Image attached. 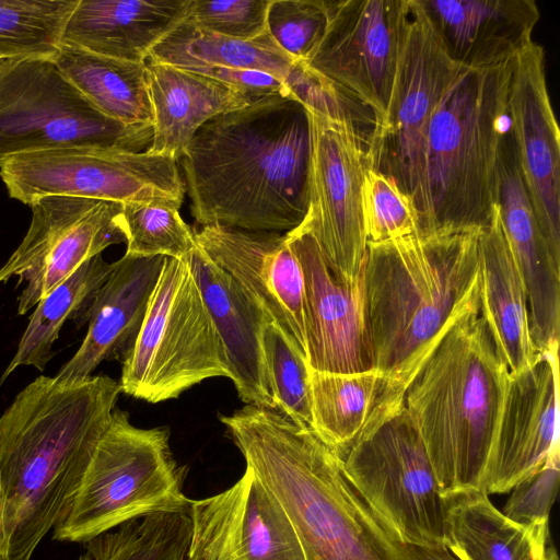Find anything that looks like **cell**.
<instances>
[{"label":"cell","mask_w":560,"mask_h":560,"mask_svg":"<svg viewBox=\"0 0 560 560\" xmlns=\"http://www.w3.org/2000/svg\"><path fill=\"white\" fill-rule=\"evenodd\" d=\"M511 63L463 68L427 132L417 233L485 230L491 222Z\"/></svg>","instance_id":"8992f818"},{"label":"cell","mask_w":560,"mask_h":560,"mask_svg":"<svg viewBox=\"0 0 560 560\" xmlns=\"http://www.w3.org/2000/svg\"><path fill=\"white\" fill-rule=\"evenodd\" d=\"M120 384L40 375L0 416V477L8 560H32L63 515L115 409Z\"/></svg>","instance_id":"3957f363"},{"label":"cell","mask_w":560,"mask_h":560,"mask_svg":"<svg viewBox=\"0 0 560 560\" xmlns=\"http://www.w3.org/2000/svg\"><path fill=\"white\" fill-rule=\"evenodd\" d=\"M559 343L510 373L503 415L485 492L505 493L559 447Z\"/></svg>","instance_id":"ffe728a7"},{"label":"cell","mask_w":560,"mask_h":560,"mask_svg":"<svg viewBox=\"0 0 560 560\" xmlns=\"http://www.w3.org/2000/svg\"><path fill=\"white\" fill-rule=\"evenodd\" d=\"M445 501L446 548L459 560H547L548 532L513 522L485 491Z\"/></svg>","instance_id":"83f0119b"},{"label":"cell","mask_w":560,"mask_h":560,"mask_svg":"<svg viewBox=\"0 0 560 560\" xmlns=\"http://www.w3.org/2000/svg\"><path fill=\"white\" fill-rule=\"evenodd\" d=\"M180 205L170 200L122 203L119 224L127 245L125 255L188 257L197 242L195 232L179 214Z\"/></svg>","instance_id":"e575fe53"},{"label":"cell","mask_w":560,"mask_h":560,"mask_svg":"<svg viewBox=\"0 0 560 560\" xmlns=\"http://www.w3.org/2000/svg\"><path fill=\"white\" fill-rule=\"evenodd\" d=\"M186 475L167 428H137L127 411L115 408L52 538L84 544L141 516L188 513Z\"/></svg>","instance_id":"52a82bcc"},{"label":"cell","mask_w":560,"mask_h":560,"mask_svg":"<svg viewBox=\"0 0 560 560\" xmlns=\"http://www.w3.org/2000/svg\"><path fill=\"white\" fill-rule=\"evenodd\" d=\"M508 117L538 226L560 262V133L547 89L544 48L535 42L512 60Z\"/></svg>","instance_id":"e0dca14e"},{"label":"cell","mask_w":560,"mask_h":560,"mask_svg":"<svg viewBox=\"0 0 560 560\" xmlns=\"http://www.w3.org/2000/svg\"><path fill=\"white\" fill-rule=\"evenodd\" d=\"M327 23V0H270L268 5L267 32L295 61L310 59Z\"/></svg>","instance_id":"f35d334b"},{"label":"cell","mask_w":560,"mask_h":560,"mask_svg":"<svg viewBox=\"0 0 560 560\" xmlns=\"http://www.w3.org/2000/svg\"><path fill=\"white\" fill-rule=\"evenodd\" d=\"M11 198L30 206L43 196H72L127 203L183 202L177 162L148 153L67 148L15 155L0 166Z\"/></svg>","instance_id":"7c38bea8"},{"label":"cell","mask_w":560,"mask_h":560,"mask_svg":"<svg viewBox=\"0 0 560 560\" xmlns=\"http://www.w3.org/2000/svg\"><path fill=\"white\" fill-rule=\"evenodd\" d=\"M219 376L230 378L229 361L188 257H165L120 389L158 404Z\"/></svg>","instance_id":"9c48e42d"},{"label":"cell","mask_w":560,"mask_h":560,"mask_svg":"<svg viewBox=\"0 0 560 560\" xmlns=\"http://www.w3.org/2000/svg\"><path fill=\"white\" fill-rule=\"evenodd\" d=\"M447 55L465 68L513 60L539 21L533 0H419Z\"/></svg>","instance_id":"cb8c5ba5"},{"label":"cell","mask_w":560,"mask_h":560,"mask_svg":"<svg viewBox=\"0 0 560 560\" xmlns=\"http://www.w3.org/2000/svg\"><path fill=\"white\" fill-rule=\"evenodd\" d=\"M189 0H79L60 43L93 54L145 62L186 16Z\"/></svg>","instance_id":"484cf974"},{"label":"cell","mask_w":560,"mask_h":560,"mask_svg":"<svg viewBox=\"0 0 560 560\" xmlns=\"http://www.w3.org/2000/svg\"><path fill=\"white\" fill-rule=\"evenodd\" d=\"M287 96L306 109L353 126L366 140L374 128L373 112L338 84L304 61H294L283 81Z\"/></svg>","instance_id":"8d00e7d4"},{"label":"cell","mask_w":560,"mask_h":560,"mask_svg":"<svg viewBox=\"0 0 560 560\" xmlns=\"http://www.w3.org/2000/svg\"><path fill=\"white\" fill-rule=\"evenodd\" d=\"M463 68L445 51L419 0H409L388 110L369 137L368 154L371 168L393 179L417 208L430 120Z\"/></svg>","instance_id":"8fae6325"},{"label":"cell","mask_w":560,"mask_h":560,"mask_svg":"<svg viewBox=\"0 0 560 560\" xmlns=\"http://www.w3.org/2000/svg\"><path fill=\"white\" fill-rule=\"evenodd\" d=\"M510 371L480 314V302L442 338L405 392L440 493L485 491Z\"/></svg>","instance_id":"5b68a950"},{"label":"cell","mask_w":560,"mask_h":560,"mask_svg":"<svg viewBox=\"0 0 560 560\" xmlns=\"http://www.w3.org/2000/svg\"><path fill=\"white\" fill-rule=\"evenodd\" d=\"M194 232L198 246L261 305L306 357L304 278L288 233L219 225Z\"/></svg>","instance_id":"d6986e66"},{"label":"cell","mask_w":560,"mask_h":560,"mask_svg":"<svg viewBox=\"0 0 560 560\" xmlns=\"http://www.w3.org/2000/svg\"><path fill=\"white\" fill-rule=\"evenodd\" d=\"M306 110L308 207L299 228L313 236L332 276L351 284L362 272L368 245L361 200L371 168L368 140L348 122Z\"/></svg>","instance_id":"4fadbf2b"},{"label":"cell","mask_w":560,"mask_h":560,"mask_svg":"<svg viewBox=\"0 0 560 560\" xmlns=\"http://www.w3.org/2000/svg\"><path fill=\"white\" fill-rule=\"evenodd\" d=\"M547 560H559L556 549L553 547H549L547 549Z\"/></svg>","instance_id":"7bdbcfd3"},{"label":"cell","mask_w":560,"mask_h":560,"mask_svg":"<svg viewBox=\"0 0 560 560\" xmlns=\"http://www.w3.org/2000/svg\"><path fill=\"white\" fill-rule=\"evenodd\" d=\"M220 420L246 466L285 512L306 560H455L448 549L401 541L310 427L255 405Z\"/></svg>","instance_id":"7a4b0ae2"},{"label":"cell","mask_w":560,"mask_h":560,"mask_svg":"<svg viewBox=\"0 0 560 560\" xmlns=\"http://www.w3.org/2000/svg\"><path fill=\"white\" fill-rule=\"evenodd\" d=\"M51 59L105 116L128 126L152 127L145 62L109 58L62 43Z\"/></svg>","instance_id":"f1b7e54d"},{"label":"cell","mask_w":560,"mask_h":560,"mask_svg":"<svg viewBox=\"0 0 560 560\" xmlns=\"http://www.w3.org/2000/svg\"><path fill=\"white\" fill-rule=\"evenodd\" d=\"M113 269L114 262L96 255L38 302L1 383L22 365L34 366L40 372L45 370L54 357L52 347L63 324L68 319L74 320L78 327L88 323L89 308Z\"/></svg>","instance_id":"f546056e"},{"label":"cell","mask_w":560,"mask_h":560,"mask_svg":"<svg viewBox=\"0 0 560 560\" xmlns=\"http://www.w3.org/2000/svg\"><path fill=\"white\" fill-rule=\"evenodd\" d=\"M152 110V142L147 152L177 163L207 121L255 102L211 77L167 63L145 61Z\"/></svg>","instance_id":"d4e9b609"},{"label":"cell","mask_w":560,"mask_h":560,"mask_svg":"<svg viewBox=\"0 0 560 560\" xmlns=\"http://www.w3.org/2000/svg\"><path fill=\"white\" fill-rule=\"evenodd\" d=\"M186 560H306L285 512L246 466L229 489L189 506Z\"/></svg>","instance_id":"2e32d148"},{"label":"cell","mask_w":560,"mask_h":560,"mask_svg":"<svg viewBox=\"0 0 560 560\" xmlns=\"http://www.w3.org/2000/svg\"><path fill=\"white\" fill-rule=\"evenodd\" d=\"M304 278V328L311 370L358 373L374 369L363 269L355 282L337 280L313 236L287 232ZM364 265V264H363Z\"/></svg>","instance_id":"ac0fdd59"},{"label":"cell","mask_w":560,"mask_h":560,"mask_svg":"<svg viewBox=\"0 0 560 560\" xmlns=\"http://www.w3.org/2000/svg\"><path fill=\"white\" fill-rule=\"evenodd\" d=\"M361 200L368 242L381 243L418 232L419 215L413 200L384 174L369 168Z\"/></svg>","instance_id":"74e56055"},{"label":"cell","mask_w":560,"mask_h":560,"mask_svg":"<svg viewBox=\"0 0 560 560\" xmlns=\"http://www.w3.org/2000/svg\"><path fill=\"white\" fill-rule=\"evenodd\" d=\"M79 0H0V58L57 50Z\"/></svg>","instance_id":"836d02e7"},{"label":"cell","mask_w":560,"mask_h":560,"mask_svg":"<svg viewBox=\"0 0 560 560\" xmlns=\"http://www.w3.org/2000/svg\"><path fill=\"white\" fill-rule=\"evenodd\" d=\"M9 558V535L7 528L5 497L0 477V560Z\"/></svg>","instance_id":"b9f144b4"},{"label":"cell","mask_w":560,"mask_h":560,"mask_svg":"<svg viewBox=\"0 0 560 560\" xmlns=\"http://www.w3.org/2000/svg\"><path fill=\"white\" fill-rule=\"evenodd\" d=\"M188 513H155L128 521L86 542L78 560H186Z\"/></svg>","instance_id":"d6a6232c"},{"label":"cell","mask_w":560,"mask_h":560,"mask_svg":"<svg viewBox=\"0 0 560 560\" xmlns=\"http://www.w3.org/2000/svg\"><path fill=\"white\" fill-rule=\"evenodd\" d=\"M262 349L276 409L295 423L311 428L310 366L306 357L272 322L264 329Z\"/></svg>","instance_id":"d590c367"},{"label":"cell","mask_w":560,"mask_h":560,"mask_svg":"<svg viewBox=\"0 0 560 560\" xmlns=\"http://www.w3.org/2000/svg\"><path fill=\"white\" fill-rule=\"evenodd\" d=\"M559 477L558 447L537 470L511 489L502 513L517 524L548 532L549 512L558 492Z\"/></svg>","instance_id":"60d3db41"},{"label":"cell","mask_w":560,"mask_h":560,"mask_svg":"<svg viewBox=\"0 0 560 560\" xmlns=\"http://www.w3.org/2000/svg\"><path fill=\"white\" fill-rule=\"evenodd\" d=\"M328 23L310 67L368 106L387 114L409 0H327Z\"/></svg>","instance_id":"9a60e30c"},{"label":"cell","mask_w":560,"mask_h":560,"mask_svg":"<svg viewBox=\"0 0 560 560\" xmlns=\"http://www.w3.org/2000/svg\"><path fill=\"white\" fill-rule=\"evenodd\" d=\"M310 160L306 108L271 94L207 121L179 162L201 226L288 232L307 212Z\"/></svg>","instance_id":"6da1fadb"},{"label":"cell","mask_w":560,"mask_h":560,"mask_svg":"<svg viewBox=\"0 0 560 560\" xmlns=\"http://www.w3.org/2000/svg\"><path fill=\"white\" fill-rule=\"evenodd\" d=\"M387 383L375 369L358 373L310 369L312 430L337 455L342 454L368 422Z\"/></svg>","instance_id":"1f68e13d"},{"label":"cell","mask_w":560,"mask_h":560,"mask_svg":"<svg viewBox=\"0 0 560 560\" xmlns=\"http://www.w3.org/2000/svg\"><path fill=\"white\" fill-rule=\"evenodd\" d=\"M192 273L223 343L240 399L276 409L262 334L271 322L261 305L198 246L188 255Z\"/></svg>","instance_id":"603a6c76"},{"label":"cell","mask_w":560,"mask_h":560,"mask_svg":"<svg viewBox=\"0 0 560 560\" xmlns=\"http://www.w3.org/2000/svg\"><path fill=\"white\" fill-rule=\"evenodd\" d=\"M405 392L387 383L359 435L337 456L354 488L401 541L447 549L446 501Z\"/></svg>","instance_id":"ba28073f"},{"label":"cell","mask_w":560,"mask_h":560,"mask_svg":"<svg viewBox=\"0 0 560 560\" xmlns=\"http://www.w3.org/2000/svg\"><path fill=\"white\" fill-rule=\"evenodd\" d=\"M164 258L124 255L97 291L88 312V332L73 357L54 376L81 382L104 360L124 362L141 329Z\"/></svg>","instance_id":"7402d4cb"},{"label":"cell","mask_w":560,"mask_h":560,"mask_svg":"<svg viewBox=\"0 0 560 560\" xmlns=\"http://www.w3.org/2000/svg\"><path fill=\"white\" fill-rule=\"evenodd\" d=\"M152 127L101 113L48 56L0 58V166L24 153L67 148L142 152Z\"/></svg>","instance_id":"30bf717a"},{"label":"cell","mask_w":560,"mask_h":560,"mask_svg":"<svg viewBox=\"0 0 560 560\" xmlns=\"http://www.w3.org/2000/svg\"><path fill=\"white\" fill-rule=\"evenodd\" d=\"M32 220L18 248L0 268V283L16 276L26 285L18 299L24 315L84 261L125 242L122 203L72 196H43L30 205Z\"/></svg>","instance_id":"5bb4252c"},{"label":"cell","mask_w":560,"mask_h":560,"mask_svg":"<svg viewBox=\"0 0 560 560\" xmlns=\"http://www.w3.org/2000/svg\"><path fill=\"white\" fill-rule=\"evenodd\" d=\"M479 302L480 314L510 373L532 364L538 350L530 332L527 294L497 206L480 236Z\"/></svg>","instance_id":"4316f807"},{"label":"cell","mask_w":560,"mask_h":560,"mask_svg":"<svg viewBox=\"0 0 560 560\" xmlns=\"http://www.w3.org/2000/svg\"><path fill=\"white\" fill-rule=\"evenodd\" d=\"M147 61L187 70L200 67L257 70L283 83L295 60L268 32L241 40L200 28L184 19L152 49Z\"/></svg>","instance_id":"4dcf8cb0"},{"label":"cell","mask_w":560,"mask_h":560,"mask_svg":"<svg viewBox=\"0 0 560 560\" xmlns=\"http://www.w3.org/2000/svg\"><path fill=\"white\" fill-rule=\"evenodd\" d=\"M483 230L368 242L363 265L374 369L407 389L448 329L479 304Z\"/></svg>","instance_id":"277c9868"},{"label":"cell","mask_w":560,"mask_h":560,"mask_svg":"<svg viewBox=\"0 0 560 560\" xmlns=\"http://www.w3.org/2000/svg\"><path fill=\"white\" fill-rule=\"evenodd\" d=\"M495 206L527 294L530 332L538 351L559 343L560 262L540 232L510 126L501 142Z\"/></svg>","instance_id":"44dd1931"},{"label":"cell","mask_w":560,"mask_h":560,"mask_svg":"<svg viewBox=\"0 0 560 560\" xmlns=\"http://www.w3.org/2000/svg\"><path fill=\"white\" fill-rule=\"evenodd\" d=\"M270 0H189L185 20L234 39L249 40L267 32Z\"/></svg>","instance_id":"ab89813d"}]
</instances>
